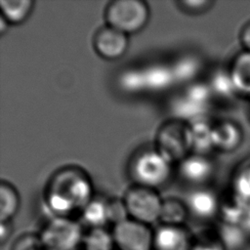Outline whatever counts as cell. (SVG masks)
<instances>
[{"label": "cell", "mask_w": 250, "mask_h": 250, "mask_svg": "<svg viewBox=\"0 0 250 250\" xmlns=\"http://www.w3.org/2000/svg\"><path fill=\"white\" fill-rule=\"evenodd\" d=\"M81 217L88 229L105 228L109 223L107 200L93 198L81 211Z\"/></svg>", "instance_id": "cell-19"}, {"label": "cell", "mask_w": 250, "mask_h": 250, "mask_svg": "<svg viewBox=\"0 0 250 250\" xmlns=\"http://www.w3.org/2000/svg\"><path fill=\"white\" fill-rule=\"evenodd\" d=\"M21 198L17 188L4 180L0 184V222H11L18 213Z\"/></svg>", "instance_id": "cell-18"}, {"label": "cell", "mask_w": 250, "mask_h": 250, "mask_svg": "<svg viewBox=\"0 0 250 250\" xmlns=\"http://www.w3.org/2000/svg\"><path fill=\"white\" fill-rule=\"evenodd\" d=\"M43 250H78L84 230L69 217H53L38 232Z\"/></svg>", "instance_id": "cell-5"}, {"label": "cell", "mask_w": 250, "mask_h": 250, "mask_svg": "<svg viewBox=\"0 0 250 250\" xmlns=\"http://www.w3.org/2000/svg\"><path fill=\"white\" fill-rule=\"evenodd\" d=\"M243 250H250V243H249V244H248V245H247Z\"/></svg>", "instance_id": "cell-30"}, {"label": "cell", "mask_w": 250, "mask_h": 250, "mask_svg": "<svg viewBox=\"0 0 250 250\" xmlns=\"http://www.w3.org/2000/svg\"><path fill=\"white\" fill-rule=\"evenodd\" d=\"M188 214L186 202L176 197H168L162 199L159 222L161 225L184 226Z\"/></svg>", "instance_id": "cell-17"}, {"label": "cell", "mask_w": 250, "mask_h": 250, "mask_svg": "<svg viewBox=\"0 0 250 250\" xmlns=\"http://www.w3.org/2000/svg\"><path fill=\"white\" fill-rule=\"evenodd\" d=\"M171 165L155 147L144 148L131 157L128 173L135 185L156 189L169 180Z\"/></svg>", "instance_id": "cell-2"}, {"label": "cell", "mask_w": 250, "mask_h": 250, "mask_svg": "<svg viewBox=\"0 0 250 250\" xmlns=\"http://www.w3.org/2000/svg\"><path fill=\"white\" fill-rule=\"evenodd\" d=\"M229 69L237 94L250 96V52L238 54Z\"/></svg>", "instance_id": "cell-14"}, {"label": "cell", "mask_w": 250, "mask_h": 250, "mask_svg": "<svg viewBox=\"0 0 250 250\" xmlns=\"http://www.w3.org/2000/svg\"><path fill=\"white\" fill-rule=\"evenodd\" d=\"M214 172L211 160L203 154L190 153L180 163V174L188 182L203 184L207 182Z\"/></svg>", "instance_id": "cell-11"}, {"label": "cell", "mask_w": 250, "mask_h": 250, "mask_svg": "<svg viewBox=\"0 0 250 250\" xmlns=\"http://www.w3.org/2000/svg\"><path fill=\"white\" fill-rule=\"evenodd\" d=\"M216 234L228 250H243L249 244L247 243L249 236L234 224L222 222Z\"/></svg>", "instance_id": "cell-20"}, {"label": "cell", "mask_w": 250, "mask_h": 250, "mask_svg": "<svg viewBox=\"0 0 250 250\" xmlns=\"http://www.w3.org/2000/svg\"><path fill=\"white\" fill-rule=\"evenodd\" d=\"M107 211L109 223H112L113 226L128 219L129 214L125 205V202L121 198H110L107 200Z\"/></svg>", "instance_id": "cell-23"}, {"label": "cell", "mask_w": 250, "mask_h": 250, "mask_svg": "<svg viewBox=\"0 0 250 250\" xmlns=\"http://www.w3.org/2000/svg\"><path fill=\"white\" fill-rule=\"evenodd\" d=\"M191 133L192 153L203 154L214 148L212 131L213 125L208 123L204 118L189 123Z\"/></svg>", "instance_id": "cell-16"}, {"label": "cell", "mask_w": 250, "mask_h": 250, "mask_svg": "<svg viewBox=\"0 0 250 250\" xmlns=\"http://www.w3.org/2000/svg\"><path fill=\"white\" fill-rule=\"evenodd\" d=\"M190 250H228L217 234L211 237H202L198 240H193Z\"/></svg>", "instance_id": "cell-25"}, {"label": "cell", "mask_w": 250, "mask_h": 250, "mask_svg": "<svg viewBox=\"0 0 250 250\" xmlns=\"http://www.w3.org/2000/svg\"><path fill=\"white\" fill-rule=\"evenodd\" d=\"M155 148L169 163L180 164L192 151L189 122L179 118L164 122L157 130Z\"/></svg>", "instance_id": "cell-3"}, {"label": "cell", "mask_w": 250, "mask_h": 250, "mask_svg": "<svg viewBox=\"0 0 250 250\" xmlns=\"http://www.w3.org/2000/svg\"><path fill=\"white\" fill-rule=\"evenodd\" d=\"M149 15V7L143 0H114L104 11L107 25L127 35L141 31L147 24Z\"/></svg>", "instance_id": "cell-4"}, {"label": "cell", "mask_w": 250, "mask_h": 250, "mask_svg": "<svg viewBox=\"0 0 250 250\" xmlns=\"http://www.w3.org/2000/svg\"><path fill=\"white\" fill-rule=\"evenodd\" d=\"M34 5L33 0H1L0 15L10 24H20L28 19Z\"/></svg>", "instance_id": "cell-15"}, {"label": "cell", "mask_w": 250, "mask_h": 250, "mask_svg": "<svg viewBox=\"0 0 250 250\" xmlns=\"http://www.w3.org/2000/svg\"><path fill=\"white\" fill-rule=\"evenodd\" d=\"M240 40L243 47L245 48V51L250 52V22L243 27L240 35Z\"/></svg>", "instance_id": "cell-28"}, {"label": "cell", "mask_w": 250, "mask_h": 250, "mask_svg": "<svg viewBox=\"0 0 250 250\" xmlns=\"http://www.w3.org/2000/svg\"><path fill=\"white\" fill-rule=\"evenodd\" d=\"M212 139L214 148L229 152L239 146L242 142V132L237 124L225 120L213 125Z\"/></svg>", "instance_id": "cell-13"}, {"label": "cell", "mask_w": 250, "mask_h": 250, "mask_svg": "<svg viewBox=\"0 0 250 250\" xmlns=\"http://www.w3.org/2000/svg\"><path fill=\"white\" fill-rule=\"evenodd\" d=\"M9 24H10V23L6 21V19H5L3 16L0 15V34H1V35H3V34L6 32V30H7Z\"/></svg>", "instance_id": "cell-29"}, {"label": "cell", "mask_w": 250, "mask_h": 250, "mask_svg": "<svg viewBox=\"0 0 250 250\" xmlns=\"http://www.w3.org/2000/svg\"><path fill=\"white\" fill-rule=\"evenodd\" d=\"M192 242L185 226L160 225L153 230L152 250H190Z\"/></svg>", "instance_id": "cell-9"}, {"label": "cell", "mask_w": 250, "mask_h": 250, "mask_svg": "<svg viewBox=\"0 0 250 250\" xmlns=\"http://www.w3.org/2000/svg\"><path fill=\"white\" fill-rule=\"evenodd\" d=\"M94 198L93 184L88 173L78 166H65L49 179L45 189V202L54 217H69Z\"/></svg>", "instance_id": "cell-1"}, {"label": "cell", "mask_w": 250, "mask_h": 250, "mask_svg": "<svg viewBox=\"0 0 250 250\" xmlns=\"http://www.w3.org/2000/svg\"><path fill=\"white\" fill-rule=\"evenodd\" d=\"M175 79L172 69L162 65H153L143 71H136L137 91L163 90L171 85Z\"/></svg>", "instance_id": "cell-12"}, {"label": "cell", "mask_w": 250, "mask_h": 250, "mask_svg": "<svg viewBox=\"0 0 250 250\" xmlns=\"http://www.w3.org/2000/svg\"><path fill=\"white\" fill-rule=\"evenodd\" d=\"M82 250H115L112 232L106 228H91L84 231Z\"/></svg>", "instance_id": "cell-21"}, {"label": "cell", "mask_w": 250, "mask_h": 250, "mask_svg": "<svg viewBox=\"0 0 250 250\" xmlns=\"http://www.w3.org/2000/svg\"><path fill=\"white\" fill-rule=\"evenodd\" d=\"M116 250H152L153 229L144 223L128 218L113 226Z\"/></svg>", "instance_id": "cell-7"}, {"label": "cell", "mask_w": 250, "mask_h": 250, "mask_svg": "<svg viewBox=\"0 0 250 250\" xmlns=\"http://www.w3.org/2000/svg\"><path fill=\"white\" fill-rule=\"evenodd\" d=\"M93 46L97 54L109 61L122 58L129 47L127 34L108 25L99 28L93 37Z\"/></svg>", "instance_id": "cell-8"}, {"label": "cell", "mask_w": 250, "mask_h": 250, "mask_svg": "<svg viewBox=\"0 0 250 250\" xmlns=\"http://www.w3.org/2000/svg\"><path fill=\"white\" fill-rule=\"evenodd\" d=\"M129 218L150 226L159 221L162 199L154 188L134 185L123 198Z\"/></svg>", "instance_id": "cell-6"}, {"label": "cell", "mask_w": 250, "mask_h": 250, "mask_svg": "<svg viewBox=\"0 0 250 250\" xmlns=\"http://www.w3.org/2000/svg\"><path fill=\"white\" fill-rule=\"evenodd\" d=\"M221 202L217 195L207 188L191 191L186 201L188 213L201 221H208L220 214Z\"/></svg>", "instance_id": "cell-10"}, {"label": "cell", "mask_w": 250, "mask_h": 250, "mask_svg": "<svg viewBox=\"0 0 250 250\" xmlns=\"http://www.w3.org/2000/svg\"><path fill=\"white\" fill-rule=\"evenodd\" d=\"M10 250H43L38 233H22L18 236Z\"/></svg>", "instance_id": "cell-24"}, {"label": "cell", "mask_w": 250, "mask_h": 250, "mask_svg": "<svg viewBox=\"0 0 250 250\" xmlns=\"http://www.w3.org/2000/svg\"><path fill=\"white\" fill-rule=\"evenodd\" d=\"M13 232L12 222H0V241L4 244Z\"/></svg>", "instance_id": "cell-27"}, {"label": "cell", "mask_w": 250, "mask_h": 250, "mask_svg": "<svg viewBox=\"0 0 250 250\" xmlns=\"http://www.w3.org/2000/svg\"><path fill=\"white\" fill-rule=\"evenodd\" d=\"M179 6L181 7L182 10H185L186 12L191 13V14H197V13H202L205 10L209 9L213 2L209 0H195V1H181L178 2Z\"/></svg>", "instance_id": "cell-26"}, {"label": "cell", "mask_w": 250, "mask_h": 250, "mask_svg": "<svg viewBox=\"0 0 250 250\" xmlns=\"http://www.w3.org/2000/svg\"><path fill=\"white\" fill-rule=\"evenodd\" d=\"M207 84L210 87L213 96L222 99H230L237 95L229 69L226 70L221 68L214 71Z\"/></svg>", "instance_id": "cell-22"}]
</instances>
